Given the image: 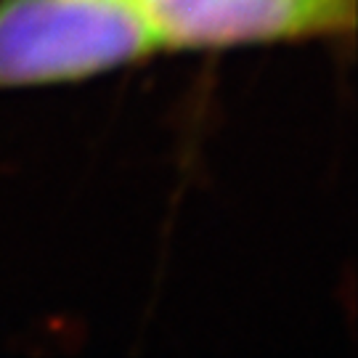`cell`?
<instances>
[{"mask_svg":"<svg viewBox=\"0 0 358 358\" xmlns=\"http://www.w3.org/2000/svg\"><path fill=\"white\" fill-rule=\"evenodd\" d=\"M138 3H143V0H138Z\"/></svg>","mask_w":358,"mask_h":358,"instance_id":"obj_3","label":"cell"},{"mask_svg":"<svg viewBox=\"0 0 358 358\" xmlns=\"http://www.w3.org/2000/svg\"><path fill=\"white\" fill-rule=\"evenodd\" d=\"M162 51H229L350 38L356 0H143Z\"/></svg>","mask_w":358,"mask_h":358,"instance_id":"obj_2","label":"cell"},{"mask_svg":"<svg viewBox=\"0 0 358 358\" xmlns=\"http://www.w3.org/2000/svg\"><path fill=\"white\" fill-rule=\"evenodd\" d=\"M159 53L138 0H0V93L83 83Z\"/></svg>","mask_w":358,"mask_h":358,"instance_id":"obj_1","label":"cell"}]
</instances>
